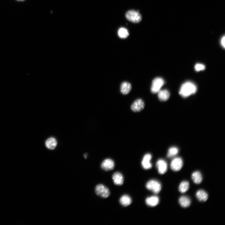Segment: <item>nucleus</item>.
<instances>
[{
	"instance_id": "nucleus-1",
	"label": "nucleus",
	"mask_w": 225,
	"mask_h": 225,
	"mask_svg": "<svg viewBox=\"0 0 225 225\" xmlns=\"http://www.w3.org/2000/svg\"><path fill=\"white\" fill-rule=\"evenodd\" d=\"M197 88L194 83L187 82L183 84L181 87L179 94L182 97L186 98L196 92Z\"/></svg>"
},
{
	"instance_id": "nucleus-2",
	"label": "nucleus",
	"mask_w": 225,
	"mask_h": 225,
	"mask_svg": "<svg viewBox=\"0 0 225 225\" xmlns=\"http://www.w3.org/2000/svg\"><path fill=\"white\" fill-rule=\"evenodd\" d=\"M146 187L153 193L157 194L161 191V185L157 180H152L149 181L146 185Z\"/></svg>"
},
{
	"instance_id": "nucleus-3",
	"label": "nucleus",
	"mask_w": 225,
	"mask_h": 225,
	"mask_svg": "<svg viewBox=\"0 0 225 225\" xmlns=\"http://www.w3.org/2000/svg\"><path fill=\"white\" fill-rule=\"evenodd\" d=\"M95 192L98 195L103 198L108 197L110 195L109 189L102 184H99L96 186Z\"/></svg>"
},
{
	"instance_id": "nucleus-4",
	"label": "nucleus",
	"mask_w": 225,
	"mask_h": 225,
	"mask_svg": "<svg viewBox=\"0 0 225 225\" xmlns=\"http://www.w3.org/2000/svg\"><path fill=\"white\" fill-rule=\"evenodd\" d=\"M125 17L129 21L134 23H138L142 19V16L140 14L134 10L127 12L125 14Z\"/></svg>"
},
{
	"instance_id": "nucleus-5",
	"label": "nucleus",
	"mask_w": 225,
	"mask_h": 225,
	"mask_svg": "<svg viewBox=\"0 0 225 225\" xmlns=\"http://www.w3.org/2000/svg\"><path fill=\"white\" fill-rule=\"evenodd\" d=\"M164 81L162 78L157 77L153 80L151 88V91L153 93H158L161 87L164 85Z\"/></svg>"
},
{
	"instance_id": "nucleus-6",
	"label": "nucleus",
	"mask_w": 225,
	"mask_h": 225,
	"mask_svg": "<svg viewBox=\"0 0 225 225\" xmlns=\"http://www.w3.org/2000/svg\"><path fill=\"white\" fill-rule=\"evenodd\" d=\"M183 164V161L181 158H176L172 161L170 164V167L173 170L178 171L181 169Z\"/></svg>"
},
{
	"instance_id": "nucleus-7",
	"label": "nucleus",
	"mask_w": 225,
	"mask_h": 225,
	"mask_svg": "<svg viewBox=\"0 0 225 225\" xmlns=\"http://www.w3.org/2000/svg\"><path fill=\"white\" fill-rule=\"evenodd\" d=\"M145 104L144 101L141 99L136 100L132 104L131 110L134 112H138L142 111L144 108Z\"/></svg>"
},
{
	"instance_id": "nucleus-8",
	"label": "nucleus",
	"mask_w": 225,
	"mask_h": 225,
	"mask_svg": "<svg viewBox=\"0 0 225 225\" xmlns=\"http://www.w3.org/2000/svg\"><path fill=\"white\" fill-rule=\"evenodd\" d=\"M152 158V155L150 154H146L144 156L142 162V165L145 170H149L152 168V164L151 162Z\"/></svg>"
},
{
	"instance_id": "nucleus-9",
	"label": "nucleus",
	"mask_w": 225,
	"mask_h": 225,
	"mask_svg": "<svg viewBox=\"0 0 225 225\" xmlns=\"http://www.w3.org/2000/svg\"><path fill=\"white\" fill-rule=\"evenodd\" d=\"M156 166L158 169L159 173L161 174H164L167 171V163L163 159L159 160L156 163Z\"/></svg>"
},
{
	"instance_id": "nucleus-10",
	"label": "nucleus",
	"mask_w": 225,
	"mask_h": 225,
	"mask_svg": "<svg viewBox=\"0 0 225 225\" xmlns=\"http://www.w3.org/2000/svg\"><path fill=\"white\" fill-rule=\"evenodd\" d=\"M115 164L114 161L110 159L104 160L101 164V168L105 171L113 170Z\"/></svg>"
},
{
	"instance_id": "nucleus-11",
	"label": "nucleus",
	"mask_w": 225,
	"mask_h": 225,
	"mask_svg": "<svg viewBox=\"0 0 225 225\" xmlns=\"http://www.w3.org/2000/svg\"><path fill=\"white\" fill-rule=\"evenodd\" d=\"M146 203L148 206L151 207H155L159 203L160 200L159 197L156 196H153L147 198L145 200Z\"/></svg>"
},
{
	"instance_id": "nucleus-12",
	"label": "nucleus",
	"mask_w": 225,
	"mask_h": 225,
	"mask_svg": "<svg viewBox=\"0 0 225 225\" xmlns=\"http://www.w3.org/2000/svg\"><path fill=\"white\" fill-rule=\"evenodd\" d=\"M112 179L114 183L117 185L121 186L123 184L124 179L123 175L120 172L114 173L113 175Z\"/></svg>"
},
{
	"instance_id": "nucleus-13",
	"label": "nucleus",
	"mask_w": 225,
	"mask_h": 225,
	"mask_svg": "<svg viewBox=\"0 0 225 225\" xmlns=\"http://www.w3.org/2000/svg\"><path fill=\"white\" fill-rule=\"evenodd\" d=\"M158 93L159 99L161 101H165L169 98L170 93L167 90H160Z\"/></svg>"
},
{
	"instance_id": "nucleus-14",
	"label": "nucleus",
	"mask_w": 225,
	"mask_h": 225,
	"mask_svg": "<svg viewBox=\"0 0 225 225\" xmlns=\"http://www.w3.org/2000/svg\"><path fill=\"white\" fill-rule=\"evenodd\" d=\"M131 89V84L129 82H124L121 84V93L123 94L126 95L128 94Z\"/></svg>"
},
{
	"instance_id": "nucleus-15",
	"label": "nucleus",
	"mask_w": 225,
	"mask_h": 225,
	"mask_svg": "<svg viewBox=\"0 0 225 225\" xmlns=\"http://www.w3.org/2000/svg\"><path fill=\"white\" fill-rule=\"evenodd\" d=\"M179 203L182 207L184 208H187L190 206L191 204V200L188 197L183 196L180 198Z\"/></svg>"
},
{
	"instance_id": "nucleus-16",
	"label": "nucleus",
	"mask_w": 225,
	"mask_h": 225,
	"mask_svg": "<svg viewBox=\"0 0 225 225\" xmlns=\"http://www.w3.org/2000/svg\"><path fill=\"white\" fill-rule=\"evenodd\" d=\"M197 199L201 202L206 201L208 199V195L206 192L202 190H198L196 194Z\"/></svg>"
},
{
	"instance_id": "nucleus-17",
	"label": "nucleus",
	"mask_w": 225,
	"mask_h": 225,
	"mask_svg": "<svg viewBox=\"0 0 225 225\" xmlns=\"http://www.w3.org/2000/svg\"><path fill=\"white\" fill-rule=\"evenodd\" d=\"M120 202L123 206L126 207L129 206L131 203L132 200L129 195H124L121 197Z\"/></svg>"
},
{
	"instance_id": "nucleus-18",
	"label": "nucleus",
	"mask_w": 225,
	"mask_h": 225,
	"mask_svg": "<svg viewBox=\"0 0 225 225\" xmlns=\"http://www.w3.org/2000/svg\"><path fill=\"white\" fill-rule=\"evenodd\" d=\"M191 177L192 180L196 184H199L202 182V176L199 171H197L194 172L192 175Z\"/></svg>"
},
{
	"instance_id": "nucleus-19",
	"label": "nucleus",
	"mask_w": 225,
	"mask_h": 225,
	"mask_svg": "<svg viewBox=\"0 0 225 225\" xmlns=\"http://www.w3.org/2000/svg\"><path fill=\"white\" fill-rule=\"evenodd\" d=\"M57 145V142L54 138H50L48 139L45 142L46 147L50 150H54Z\"/></svg>"
},
{
	"instance_id": "nucleus-20",
	"label": "nucleus",
	"mask_w": 225,
	"mask_h": 225,
	"mask_svg": "<svg viewBox=\"0 0 225 225\" xmlns=\"http://www.w3.org/2000/svg\"><path fill=\"white\" fill-rule=\"evenodd\" d=\"M189 187L190 184L188 181H183L180 185L179 188V191L182 193H184L188 191L189 188Z\"/></svg>"
},
{
	"instance_id": "nucleus-21",
	"label": "nucleus",
	"mask_w": 225,
	"mask_h": 225,
	"mask_svg": "<svg viewBox=\"0 0 225 225\" xmlns=\"http://www.w3.org/2000/svg\"><path fill=\"white\" fill-rule=\"evenodd\" d=\"M119 36L122 38H125L129 35V32L125 28H121L119 29L118 31Z\"/></svg>"
},
{
	"instance_id": "nucleus-22",
	"label": "nucleus",
	"mask_w": 225,
	"mask_h": 225,
	"mask_svg": "<svg viewBox=\"0 0 225 225\" xmlns=\"http://www.w3.org/2000/svg\"><path fill=\"white\" fill-rule=\"evenodd\" d=\"M179 150L176 147H172L169 149L168 151L167 156L168 158H172L177 155L178 153Z\"/></svg>"
},
{
	"instance_id": "nucleus-23",
	"label": "nucleus",
	"mask_w": 225,
	"mask_h": 225,
	"mask_svg": "<svg viewBox=\"0 0 225 225\" xmlns=\"http://www.w3.org/2000/svg\"><path fill=\"white\" fill-rule=\"evenodd\" d=\"M205 66L201 64H197L195 66V70L197 72L203 71L205 69Z\"/></svg>"
},
{
	"instance_id": "nucleus-24",
	"label": "nucleus",
	"mask_w": 225,
	"mask_h": 225,
	"mask_svg": "<svg viewBox=\"0 0 225 225\" xmlns=\"http://www.w3.org/2000/svg\"><path fill=\"white\" fill-rule=\"evenodd\" d=\"M225 36H224L222 38L221 41V44L224 48H225Z\"/></svg>"
},
{
	"instance_id": "nucleus-25",
	"label": "nucleus",
	"mask_w": 225,
	"mask_h": 225,
	"mask_svg": "<svg viewBox=\"0 0 225 225\" xmlns=\"http://www.w3.org/2000/svg\"><path fill=\"white\" fill-rule=\"evenodd\" d=\"M17 1H25V0H17Z\"/></svg>"
},
{
	"instance_id": "nucleus-26",
	"label": "nucleus",
	"mask_w": 225,
	"mask_h": 225,
	"mask_svg": "<svg viewBox=\"0 0 225 225\" xmlns=\"http://www.w3.org/2000/svg\"><path fill=\"white\" fill-rule=\"evenodd\" d=\"M86 156H87V155H86V154H85V155H84V157H85V158H86V157H86Z\"/></svg>"
}]
</instances>
